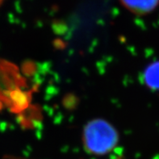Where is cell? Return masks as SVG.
Here are the masks:
<instances>
[{
  "mask_svg": "<svg viewBox=\"0 0 159 159\" xmlns=\"http://www.w3.org/2000/svg\"><path fill=\"white\" fill-rule=\"evenodd\" d=\"M119 136L116 129L104 120L89 122L83 132V142L87 151L95 155L110 153L118 143Z\"/></svg>",
  "mask_w": 159,
  "mask_h": 159,
  "instance_id": "cell-1",
  "label": "cell"
},
{
  "mask_svg": "<svg viewBox=\"0 0 159 159\" xmlns=\"http://www.w3.org/2000/svg\"><path fill=\"white\" fill-rule=\"evenodd\" d=\"M129 11L137 14H146L153 11L159 4V0H120Z\"/></svg>",
  "mask_w": 159,
  "mask_h": 159,
  "instance_id": "cell-2",
  "label": "cell"
},
{
  "mask_svg": "<svg viewBox=\"0 0 159 159\" xmlns=\"http://www.w3.org/2000/svg\"><path fill=\"white\" fill-rule=\"evenodd\" d=\"M143 76L148 87L159 91V61L149 65L145 70Z\"/></svg>",
  "mask_w": 159,
  "mask_h": 159,
  "instance_id": "cell-3",
  "label": "cell"
},
{
  "mask_svg": "<svg viewBox=\"0 0 159 159\" xmlns=\"http://www.w3.org/2000/svg\"><path fill=\"white\" fill-rule=\"evenodd\" d=\"M3 1H4V0H0V5L2 3V2H3Z\"/></svg>",
  "mask_w": 159,
  "mask_h": 159,
  "instance_id": "cell-4",
  "label": "cell"
}]
</instances>
